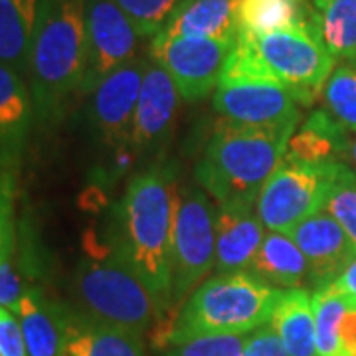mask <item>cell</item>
Wrapping results in <instances>:
<instances>
[{"mask_svg":"<svg viewBox=\"0 0 356 356\" xmlns=\"http://www.w3.org/2000/svg\"><path fill=\"white\" fill-rule=\"evenodd\" d=\"M14 315L22 327L28 356H70V317L40 289H26Z\"/></svg>","mask_w":356,"mask_h":356,"instance_id":"e0dca14e","label":"cell"},{"mask_svg":"<svg viewBox=\"0 0 356 356\" xmlns=\"http://www.w3.org/2000/svg\"><path fill=\"white\" fill-rule=\"evenodd\" d=\"M178 99L182 97L175 81L165 67L149 58L133 121L131 145L139 151H151L165 145L177 113Z\"/></svg>","mask_w":356,"mask_h":356,"instance_id":"5bb4252c","label":"cell"},{"mask_svg":"<svg viewBox=\"0 0 356 356\" xmlns=\"http://www.w3.org/2000/svg\"><path fill=\"white\" fill-rule=\"evenodd\" d=\"M86 2L40 0L28 77L42 119H50L74 91H81L88 67Z\"/></svg>","mask_w":356,"mask_h":356,"instance_id":"5b68a950","label":"cell"},{"mask_svg":"<svg viewBox=\"0 0 356 356\" xmlns=\"http://www.w3.org/2000/svg\"><path fill=\"white\" fill-rule=\"evenodd\" d=\"M325 212L331 214L356 250V175L344 165L325 204Z\"/></svg>","mask_w":356,"mask_h":356,"instance_id":"f1b7e54d","label":"cell"},{"mask_svg":"<svg viewBox=\"0 0 356 356\" xmlns=\"http://www.w3.org/2000/svg\"><path fill=\"white\" fill-rule=\"evenodd\" d=\"M24 293L22 281L18 277V273L10 267V264L8 261L0 264V307L14 313L18 309V303H20Z\"/></svg>","mask_w":356,"mask_h":356,"instance_id":"836d02e7","label":"cell"},{"mask_svg":"<svg viewBox=\"0 0 356 356\" xmlns=\"http://www.w3.org/2000/svg\"><path fill=\"white\" fill-rule=\"evenodd\" d=\"M267 325L277 332L287 356H318L311 291L283 289Z\"/></svg>","mask_w":356,"mask_h":356,"instance_id":"d6986e66","label":"cell"},{"mask_svg":"<svg viewBox=\"0 0 356 356\" xmlns=\"http://www.w3.org/2000/svg\"><path fill=\"white\" fill-rule=\"evenodd\" d=\"M343 163H307L285 154L257 198V214L269 232L287 234L325 210Z\"/></svg>","mask_w":356,"mask_h":356,"instance_id":"ba28073f","label":"cell"},{"mask_svg":"<svg viewBox=\"0 0 356 356\" xmlns=\"http://www.w3.org/2000/svg\"><path fill=\"white\" fill-rule=\"evenodd\" d=\"M350 154H353V161L356 163V140H355V145L350 147Z\"/></svg>","mask_w":356,"mask_h":356,"instance_id":"8d00e7d4","label":"cell"},{"mask_svg":"<svg viewBox=\"0 0 356 356\" xmlns=\"http://www.w3.org/2000/svg\"><path fill=\"white\" fill-rule=\"evenodd\" d=\"M295 129H255L220 123L196 166V180L218 206H255Z\"/></svg>","mask_w":356,"mask_h":356,"instance_id":"7a4b0ae2","label":"cell"},{"mask_svg":"<svg viewBox=\"0 0 356 356\" xmlns=\"http://www.w3.org/2000/svg\"><path fill=\"white\" fill-rule=\"evenodd\" d=\"M252 332L245 334H220V337H200L188 343L166 346L163 356H242Z\"/></svg>","mask_w":356,"mask_h":356,"instance_id":"f546056e","label":"cell"},{"mask_svg":"<svg viewBox=\"0 0 356 356\" xmlns=\"http://www.w3.org/2000/svg\"><path fill=\"white\" fill-rule=\"evenodd\" d=\"M70 356H147L143 337L89 317L70 318Z\"/></svg>","mask_w":356,"mask_h":356,"instance_id":"603a6c76","label":"cell"},{"mask_svg":"<svg viewBox=\"0 0 356 356\" xmlns=\"http://www.w3.org/2000/svg\"><path fill=\"white\" fill-rule=\"evenodd\" d=\"M149 58L139 56L113 70L93 88L91 117L103 140L111 147L131 143L143 76Z\"/></svg>","mask_w":356,"mask_h":356,"instance_id":"7c38bea8","label":"cell"},{"mask_svg":"<svg viewBox=\"0 0 356 356\" xmlns=\"http://www.w3.org/2000/svg\"><path fill=\"white\" fill-rule=\"evenodd\" d=\"M32 125V95L24 77L0 64V172H10L24 151Z\"/></svg>","mask_w":356,"mask_h":356,"instance_id":"2e32d148","label":"cell"},{"mask_svg":"<svg viewBox=\"0 0 356 356\" xmlns=\"http://www.w3.org/2000/svg\"><path fill=\"white\" fill-rule=\"evenodd\" d=\"M86 30L88 67L81 91L91 93L107 74L139 58V44L143 38L115 0L86 2Z\"/></svg>","mask_w":356,"mask_h":356,"instance_id":"8fae6325","label":"cell"},{"mask_svg":"<svg viewBox=\"0 0 356 356\" xmlns=\"http://www.w3.org/2000/svg\"><path fill=\"white\" fill-rule=\"evenodd\" d=\"M299 103L281 86L255 79H220L214 109L224 121L255 129H297Z\"/></svg>","mask_w":356,"mask_h":356,"instance_id":"30bf717a","label":"cell"},{"mask_svg":"<svg viewBox=\"0 0 356 356\" xmlns=\"http://www.w3.org/2000/svg\"><path fill=\"white\" fill-rule=\"evenodd\" d=\"M139 36L154 38L184 0H115Z\"/></svg>","mask_w":356,"mask_h":356,"instance_id":"83f0119b","label":"cell"},{"mask_svg":"<svg viewBox=\"0 0 356 356\" xmlns=\"http://www.w3.org/2000/svg\"><path fill=\"white\" fill-rule=\"evenodd\" d=\"M350 309L334 285H323L313 291L315 334L318 356H346L343 344V321Z\"/></svg>","mask_w":356,"mask_h":356,"instance_id":"484cf974","label":"cell"},{"mask_svg":"<svg viewBox=\"0 0 356 356\" xmlns=\"http://www.w3.org/2000/svg\"><path fill=\"white\" fill-rule=\"evenodd\" d=\"M216 264V208L202 186H184L172 198L170 283L178 311Z\"/></svg>","mask_w":356,"mask_h":356,"instance_id":"52a82bcc","label":"cell"},{"mask_svg":"<svg viewBox=\"0 0 356 356\" xmlns=\"http://www.w3.org/2000/svg\"><path fill=\"white\" fill-rule=\"evenodd\" d=\"M344 131L327 111H315L293 135L287 153L307 163H341L348 147Z\"/></svg>","mask_w":356,"mask_h":356,"instance_id":"cb8c5ba5","label":"cell"},{"mask_svg":"<svg viewBox=\"0 0 356 356\" xmlns=\"http://www.w3.org/2000/svg\"><path fill=\"white\" fill-rule=\"evenodd\" d=\"M242 356H287V353L271 325H264L250 334Z\"/></svg>","mask_w":356,"mask_h":356,"instance_id":"d6a6232c","label":"cell"},{"mask_svg":"<svg viewBox=\"0 0 356 356\" xmlns=\"http://www.w3.org/2000/svg\"><path fill=\"white\" fill-rule=\"evenodd\" d=\"M266 236V226L255 206H218L216 264L218 273L245 271Z\"/></svg>","mask_w":356,"mask_h":356,"instance_id":"9a60e30c","label":"cell"},{"mask_svg":"<svg viewBox=\"0 0 356 356\" xmlns=\"http://www.w3.org/2000/svg\"><path fill=\"white\" fill-rule=\"evenodd\" d=\"M283 289L248 271L218 273L198 285L161 332L159 344H182L200 337L245 334L269 323Z\"/></svg>","mask_w":356,"mask_h":356,"instance_id":"277c9868","label":"cell"},{"mask_svg":"<svg viewBox=\"0 0 356 356\" xmlns=\"http://www.w3.org/2000/svg\"><path fill=\"white\" fill-rule=\"evenodd\" d=\"M337 60L315 28L280 30L261 36L238 34L222 79H255L287 89L301 105L323 93Z\"/></svg>","mask_w":356,"mask_h":356,"instance_id":"3957f363","label":"cell"},{"mask_svg":"<svg viewBox=\"0 0 356 356\" xmlns=\"http://www.w3.org/2000/svg\"><path fill=\"white\" fill-rule=\"evenodd\" d=\"M236 20L238 34L250 36L315 28L313 0H236Z\"/></svg>","mask_w":356,"mask_h":356,"instance_id":"44dd1931","label":"cell"},{"mask_svg":"<svg viewBox=\"0 0 356 356\" xmlns=\"http://www.w3.org/2000/svg\"><path fill=\"white\" fill-rule=\"evenodd\" d=\"M40 0H0V64L22 77L30 70Z\"/></svg>","mask_w":356,"mask_h":356,"instance_id":"7402d4cb","label":"cell"},{"mask_svg":"<svg viewBox=\"0 0 356 356\" xmlns=\"http://www.w3.org/2000/svg\"><path fill=\"white\" fill-rule=\"evenodd\" d=\"M0 356H28L22 327L4 307H0Z\"/></svg>","mask_w":356,"mask_h":356,"instance_id":"1f68e13d","label":"cell"},{"mask_svg":"<svg viewBox=\"0 0 356 356\" xmlns=\"http://www.w3.org/2000/svg\"><path fill=\"white\" fill-rule=\"evenodd\" d=\"M343 344L346 356H356V311H348L343 321Z\"/></svg>","mask_w":356,"mask_h":356,"instance_id":"d590c367","label":"cell"},{"mask_svg":"<svg viewBox=\"0 0 356 356\" xmlns=\"http://www.w3.org/2000/svg\"><path fill=\"white\" fill-rule=\"evenodd\" d=\"M236 42L156 34L149 58L175 81L184 102H200L214 93Z\"/></svg>","mask_w":356,"mask_h":356,"instance_id":"9c48e42d","label":"cell"},{"mask_svg":"<svg viewBox=\"0 0 356 356\" xmlns=\"http://www.w3.org/2000/svg\"><path fill=\"white\" fill-rule=\"evenodd\" d=\"M76 291L86 317L140 337L161 318L151 291L113 248H105L79 266Z\"/></svg>","mask_w":356,"mask_h":356,"instance_id":"8992f818","label":"cell"},{"mask_svg":"<svg viewBox=\"0 0 356 356\" xmlns=\"http://www.w3.org/2000/svg\"><path fill=\"white\" fill-rule=\"evenodd\" d=\"M175 188L161 170L131 178L115 208L113 252L147 285L161 318L172 309L170 234ZM159 318V321H161Z\"/></svg>","mask_w":356,"mask_h":356,"instance_id":"6da1fadb","label":"cell"},{"mask_svg":"<svg viewBox=\"0 0 356 356\" xmlns=\"http://www.w3.org/2000/svg\"><path fill=\"white\" fill-rule=\"evenodd\" d=\"M334 289L341 293L350 311H356V255L343 273L332 281Z\"/></svg>","mask_w":356,"mask_h":356,"instance_id":"e575fe53","label":"cell"},{"mask_svg":"<svg viewBox=\"0 0 356 356\" xmlns=\"http://www.w3.org/2000/svg\"><path fill=\"white\" fill-rule=\"evenodd\" d=\"M321 95L325 111L346 131H356V65H334Z\"/></svg>","mask_w":356,"mask_h":356,"instance_id":"4316f807","label":"cell"},{"mask_svg":"<svg viewBox=\"0 0 356 356\" xmlns=\"http://www.w3.org/2000/svg\"><path fill=\"white\" fill-rule=\"evenodd\" d=\"M14 250V177L0 172V264L8 261Z\"/></svg>","mask_w":356,"mask_h":356,"instance_id":"4dcf8cb0","label":"cell"},{"mask_svg":"<svg viewBox=\"0 0 356 356\" xmlns=\"http://www.w3.org/2000/svg\"><path fill=\"white\" fill-rule=\"evenodd\" d=\"M159 34L236 42V0H184Z\"/></svg>","mask_w":356,"mask_h":356,"instance_id":"ac0fdd59","label":"cell"},{"mask_svg":"<svg viewBox=\"0 0 356 356\" xmlns=\"http://www.w3.org/2000/svg\"><path fill=\"white\" fill-rule=\"evenodd\" d=\"M350 64H355V65H356V54H355V58L350 60Z\"/></svg>","mask_w":356,"mask_h":356,"instance_id":"74e56055","label":"cell"},{"mask_svg":"<svg viewBox=\"0 0 356 356\" xmlns=\"http://www.w3.org/2000/svg\"><path fill=\"white\" fill-rule=\"evenodd\" d=\"M245 271L277 289H297L309 280L305 255L283 232H267Z\"/></svg>","mask_w":356,"mask_h":356,"instance_id":"ffe728a7","label":"cell"},{"mask_svg":"<svg viewBox=\"0 0 356 356\" xmlns=\"http://www.w3.org/2000/svg\"><path fill=\"white\" fill-rule=\"evenodd\" d=\"M309 264V281L317 287L331 285L355 259L356 250L341 224L325 210L287 232Z\"/></svg>","mask_w":356,"mask_h":356,"instance_id":"4fadbf2b","label":"cell"},{"mask_svg":"<svg viewBox=\"0 0 356 356\" xmlns=\"http://www.w3.org/2000/svg\"><path fill=\"white\" fill-rule=\"evenodd\" d=\"M313 26L334 60L356 54V0H313Z\"/></svg>","mask_w":356,"mask_h":356,"instance_id":"d4e9b609","label":"cell"}]
</instances>
